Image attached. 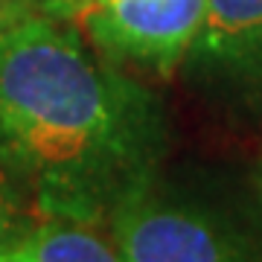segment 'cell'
<instances>
[{
  "label": "cell",
  "instance_id": "1",
  "mask_svg": "<svg viewBox=\"0 0 262 262\" xmlns=\"http://www.w3.org/2000/svg\"><path fill=\"white\" fill-rule=\"evenodd\" d=\"M0 137L58 198L120 201L146 187L160 117L70 29L18 12L0 27Z\"/></svg>",
  "mask_w": 262,
  "mask_h": 262
},
{
  "label": "cell",
  "instance_id": "2",
  "mask_svg": "<svg viewBox=\"0 0 262 262\" xmlns=\"http://www.w3.org/2000/svg\"><path fill=\"white\" fill-rule=\"evenodd\" d=\"M114 242L122 262H256L253 233L230 210L146 187L117 201Z\"/></svg>",
  "mask_w": 262,
  "mask_h": 262
},
{
  "label": "cell",
  "instance_id": "3",
  "mask_svg": "<svg viewBox=\"0 0 262 262\" xmlns=\"http://www.w3.org/2000/svg\"><path fill=\"white\" fill-rule=\"evenodd\" d=\"M204 12L207 0H102L84 9V24L105 53L172 73L189 56Z\"/></svg>",
  "mask_w": 262,
  "mask_h": 262
},
{
  "label": "cell",
  "instance_id": "4",
  "mask_svg": "<svg viewBox=\"0 0 262 262\" xmlns=\"http://www.w3.org/2000/svg\"><path fill=\"white\" fill-rule=\"evenodd\" d=\"M187 58L207 91L262 114V0H207Z\"/></svg>",
  "mask_w": 262,
  "mask_h": 262
},
{
  "label": "cell",
  "instance_id": "5",
  "mask_svg": "<svg viewBox=\"0 0 262 262\" xmlns=\"http://www.w3.org/2000/svg\"><path fill=\"white\" fill-rule=\"evenodd\" d=\"M27 262H122L117 248L84 227L41 225L20 242H12Z\"/></svg>",
  "mask_w": 262,
  "mask_h": 262
},
{
  "label": "cell",
  "instance_id": "6",
  "mask_svg": "<svg viewBox=\"0 0 262 262\" xmlns=\"http://www.w3.org/2000/svg\"><path fill=\"white\" fill-rule=\"evenodd\" d=\"M18 215V189H15V178L3 163H0V248L12 245V225Z\"/></svg>",
  "mask_w": 262,
  "mask_h": 262
},
{
  "label": "cell",
  "instance_id": "7",
  "mask_svg": "<svg viewBox=\"0 0 262 262\" xmlns=\"http://www.w3.org/2000/svg\"><path fill=\"white\" fill-rule=\"evenodd\" d=\"M18 12H24V9H20L15 0H0V27H3L6 20H12Z\"/></svg>",
  "mask_w": 262,
  "mask_h": 262
},
{
  "label": "cell",
  "instance_id": "8",
  "mask_svg": "<svg viewBox=\"0 0 262 262\" xmlns=\"http://www.w3.org/2000/svg\"><path fill=\"white\" fill-rule=\"evenodd\" d=\"M0 262H27L15 251V245H6V248H0Z\"/></svg>",
  "mask_w": 262,
  "mask_h": 262
},
{
  "label": "cell",
  "instance_id": "9",
  "mask_svg": "<svg viewBox=\"0 0 262 262\" xmlns=\"http://www.w3.org/2000/svg\"><path fill=\"white\" fill-rule=\"evenodd\" d=\"M61 3H67V6H76V9H88V6H94V3H102V0H61Z\"/></svg>",
  "mask_w": 262,
  "mask_h": 262
}]
</instances>
